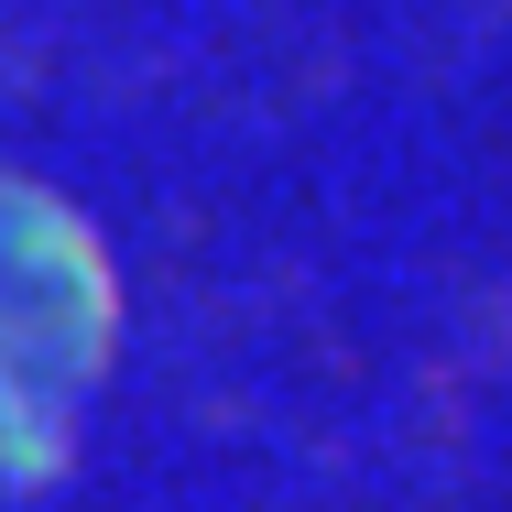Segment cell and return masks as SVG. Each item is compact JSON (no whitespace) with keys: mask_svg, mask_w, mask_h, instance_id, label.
Wrapping results in <instances>:
<instances>
[{"mask_svg":"<svg viewBox=\"0 0 512 512\" xmlns=\"http://www.w3.org/2000/svg\"><path fill=\"white\" fill-rule=\"evenodd\" d=\"M99 349V273L88 240L33 197H0V480H22L88 382Z\"/></svg>","mask_w":512,"mask_h":512,"instance_id":"6da1fadb","label":"cell"}]
</instances>
